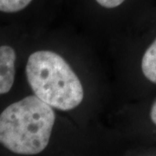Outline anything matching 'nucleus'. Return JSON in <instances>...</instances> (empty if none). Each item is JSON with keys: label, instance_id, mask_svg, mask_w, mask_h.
Here are the masks:
<instances>
[{"label": "nucleus", "instance_id": "nucleus-5", "mask_svg": "<svg viewBox=\"0 0 156 156\" xmlns=\"http://www.w3.org/2000/svg\"><path fill=\"white\" fill-rule=\"evenodd\" d=\"M32 0H0V11L6 13L17 12L23 10Z\"/></svg>", "mask_w": 156, "mask_h": 156}, {"label": "nucleus", "instance_id": "nucleus-4", "mask_svg": "<svg viewBox=\"0 0 156 156\" xmlns=\"http://www.w3.org/2000/svg\"><path fill=\"white\" fill-rule=\"evenodd\" d=\"M141 70L147 80L156 83V39L144 53L141 60Z\"/></svg>", "mask_w": 156, "mask_h": 156}, {"label": "nucleus", "instance_id": "nucleus-2", "mask_svg": "<svg viewBox=\"0 0 156 156\" xmlns=\"http://www.w3.org/2000/svg\"><path fill=\"white\" fill-rule=\"evenodd\" d=\"M26 76L35 95L56 109H74L83 101L80 79L60 55L38 50L29 56Z\"/></svg>", "mask_w": 156, "mask_h": 156}, {"label": "nucleus", "instance_id": "nucleus-1", "mask_svg": "<svg viewBox=\"0 0 156 156\" xmlns=\"http://www.w3.org/2000/svg\"><path fill=\"white\" fill-rule=\"evenodd\" d=\"M56 116L37 95L26 96L0 115V143L12 153L34 155L49 144Z\"/></svg>", "mask_w": 156, "mask_h": 156}, {"label": "nucleus", "instance_id": "nucleus-6", "mask_svg": "<svg viewBox=\"0 0 156 156\" xmlns=\"http://www.w3.org/2000/svg\"><path fill=\"white\" fill-rule=\"evenodd\" d=\"M95 1L102 7L111 9L121 5L125 0H95Z\"/></svg>", "mask_w": 156, "mask_h": 156}, {"label": "nucleus", "instance_id": "nucleus-7", "mask_svg": "<svg viewBox=\"0 0 156 156\" xmlns=\"http://www.w3.org/2000/svg\"><path fill=\"white\" fill-rule=\"evenodd\" d=\"M150 117H151L152 122L156 125V101L154 102L153 106H152V108H151Z\"/></svg>", "mask_w": 156, "mask_h": 156}, {"label": "nucleus", "instance_id": "nucleus-3", "mask_svg": "<svg viewBox=\"0 0 156 156\" xmlns=\"http://www.w3.org/2000/svg\"><path fill=\"white\" fill-rule=\"evenodd\" d=\"M16 52L11 46L0 47V95L8 93L15 80Z\"/></svg>", "mask_w": 156, "mask_h": 156}]
</instances>
